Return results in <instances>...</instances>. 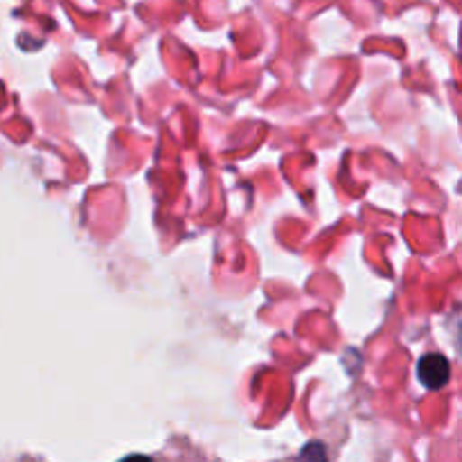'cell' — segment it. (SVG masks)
<instances>
[{
    "instance_id": "1",
    "label": "cell",
    "mask_w": 462,
    "mask_h": 462,
    "mask_svg": "<svg viewBox=\"0 0 462 462\" xmlns=\"http://www.w3.org/2000/svg\"><path fill=\"white\" fill-rule=\"evenodd\" d=\"M449 377L451 365L447 356L431 352V355H424L418 361V379L429 391H440V388H445L449 383Z\"/></svg>"
}]
</instances>
